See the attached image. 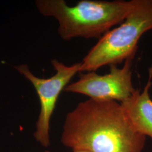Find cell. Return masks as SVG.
I'll return each mask as SVG.
<instances>
[{"label":"cell","mask_w":152,"mask_h":152,"mask_svg":"<svg viewBox=\"0 0 152 152\" xmlns=\"http://www.w3.org/2000/svg\"><path fill=\"white\" fill-rule=\"evenodd\" d=\"M152 31V0H135L124 21L98 41L81 61L80 72L133 59L141 36Z\"/></svg>","instance_id":"3"},{"label":"cell","mask_w":152,"mask_h":152,"mask_svg":"<svg viewBox=\"0 0 152 152\" xmlns=\"http://www.w3.org/2000/svg\"><path fill=\"white\" fill-rule=\"evenodd\" d=\"M145 140L121 103L91 99L67 114L61 137L73 151L87 152H142Z\"/></svg>","instance_id":"1"},{"label":"cell","mask_w":152,"mask_h":152,"mask_svg":"<svg viewBox=\"0 0 152 152\" xmlns=\"http://www.w3.org/2000/svg\"><path fill=\"white\" fill-rule=\"evenodd\" d=\"M152 66L143 90L135 92L121 103L127 117L137 131L152 139V100L149 90L152 85Z\"/></svg>","instance_id":"6"},{"label":"cell","mask_w":152,"mask_h":152,"mask_svg":"<svg viewBox=\"0 0 152 152\" xmlns=\"http://www.w3.org/2000/svg\"><path fill=\"white\" fill-rule=\"evenodd\" d=\"M45 152H49V151H45Z\"/></svg>","instance_id":"8"},{"label":"cell","mask_w":152,"mask_h":152,"mask_svg":"<svg viewBox=\"0 0 152 152\" xmlns=\"http://www.w3.org/2000/svg\"><path fill=\"white\" fill-rule=\"evenodd\" d=\"M132 59L126 60L122 68L110 65L108 73L80 72L79 79L67 85L64 91L80 94L97 100H114L121 103L136 91L132 82Z\"/></svg>","instance_id":"5"},{"label":"cell","mask_w":152,"mask_h":152,"mask_svg":"<svg viewBox=\"0 0 152 152\" xmlns=\"http://www.w3.org/2000/svg\"><path fill=\"white\" fill-rule=\"evenodd\" d=\"M56 71L54 76L42 78L34 76L27 64L16 65L14 68L34 87L40 103V112L36 123L34 137L42 147L50 145V121L61 92L68 85L72 78L80 72L81 62L68 66L56 59L51 61Z\"/></svg>","instance_id":"4"},{"label":"cell","mask_w":152,"mask_h":152,"mask_svg":"<svg viewBox=\"0 0 152 152\" xmlns=\"http://www.w3.org/2000/svg\"><path fill=\"white\" fill-rule=\"evenodd\" d=\"M73 152H87L85 151H73Z\"/></svg>","instance_id":"7"},{"label":"cell","mask_w":152,"mask_h":152,"mask_svg":"<svg viewBox=\"0 0 152 152\" xmlns=\"http://www.w3.org/2000/svg\"><path fill=\"white\" fill-rule=\"evenodd\" d=\"M135 1L82 0L70 6L64 0H37L36 5L42 15L54 18L60 37L69 41L76 37L99 39L124 21Z\"/></svg>","instance_id":"2"}]
</instances>
